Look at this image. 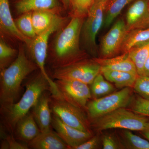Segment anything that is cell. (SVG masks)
Returning <instances> with one entry per match:
<instances>
[{"label":"cell","instance_id":"obj_1","mask_svg":"<svg viewBox=\"0 0 149 149\" xmlns=\"http://www.w3.org/2000/svg\"><path fill=\"white\" fill-rule=\"evenodd\" d=\"M84 17H73L57 35L50 57L53 68L68 65L82 60L80 40Z\"/></svg>","mask_w":149,"mask_h":149},{"label":"cell","instance_id":"obj_2","mask_svg":"<svg viewBox=\"0 0 149 149\" xmlns=\"http://www.w3.org/2000/svg\"><path fill=\"white\" fill-rule=\"evenodd\" d=\"M38 68L37 65L28 58L23 47H20L14 61L7 68L1 70V108L15 102L23 80Z\"/></svg>","mask_w":149,"mask_h":149},{"label":"cell","instance_id":"obj_3","mask_svg":"<svg viewBox=\"0 0 149 149\" xmlns=\"http://www.w3.org/2000/svg\"><path fill=\"white\" fill-rule=\"evenodd\" d=\"M50 90V83L40 71L27 82L25 92L18 102L1 108L2 125L13 134L19 120L32 109L44 92Z\"/></svg>","mask_w":149,"mask_h":149},{"label":"cell","instance_id":"obj_4","mask_svg":"<svg viewBox=\"0 0 149 149\" xmlns=\"http://www.w3.org/2000/svg\"><path fill=\"white\" fill-rule=\"evenodd\" d=\"M91 127L97 131L112 128L142 131L148 126L147 116L120 108L92 120Z\"/></svg>","mask_w":149,"mask_h":149},{"label":"cell","instance_id":"obj_5","mask_svg":"<svg viewBox=\"0 0 149 149\" xmlns=\"http://www.w3.org/2000/svg\"><path fill=\"white\" fill-rule=\"evenodd\" d=\"M64 20V18L58 16L50 27L33 39L29 49L32 61L37 65L40 72L48 80L50 85L51 94L54 95L58 93L57 88L54 80L48 74L45 69L48 41L51 35L61 27Z\"/></svg>","mask_w":149,"mask_h":149},{"label":"cell","instance_id":"obj_6","mask_svg":"<svg viewBox=\"0 0 149 149\" xmlns=\"http://www.w3.org/2000/svg\"><path fill=\"white\" fill-rule=\"evenodd\" d=\"M50 106L52 113L64 123L82 131L92 132L89 118L83 109L65 100L59 95L51 94Z\"/></svg>","mask_w":149,"mask_h":149},{"label":"cell","instance_id":"obj_7","mask_svg":"<svg viewBox=\"0 0 149 149\" xmlns=\"http://www.w3.org/2000/svg\"><path fill=\"white\" fill-rule=\"evenodd\" d=\"M109 1L94 0L83 22L81 37L85 49L93 54L96 52V37L103 25L105 10Z\"/></svg>","mask_w":149,"mask_h":149},{"label":"cell","instance_id":"obj_8","mask_svg":"<svg viewBox=\"0 0 149 149\" xmlns=\"http://www.w3.org/2000/svg\"><path fill=\"white\" fill-rule=\"evenodd\" d=\"M132 91L127 87L114 93L88 102L86 107L88 118L91 120L128 106L132 101Z\"/></svg>","mask_w":149,"mask_h":149},{"label":"cell","instance_id":"obj_9","mask_svg":"<svg viewBox=\"0 0 149 149\" xmlns=\"http://www.w3.org/2000/svg\"><path fill=\"white\" fill-rule=\"evenodd\" d=\"M100 65L95 60H81L65 66L54 68L51 78L55 80H78L91 85L101 72Z\"/></svg>","mask_w":149,"mask_h":149},{"label":"cell","instance_id":"obj_10","mask_svg":"<svg viewBox=\"0 0 149 149\" xmlns=\"http://www.w3.org/2000/svg\"><path fill=\"white\" fill-rule=\"evenodd\" d=\"M59 95L66 101L81 109H86L89 100L92 97L88 84L78 80H55Z\"/></svg>","mask_w":149,"mask_h":149},{"label":"cell","instance_id":"obj_11","mask_svg":"<svg viewBox=\"0 0 149 149\" xmlns=\"http://www.w3.org/2000/svg\"><path fill=\"white\" fill-rule=\"evenodd\" d=\"M127 32L125 21L123 19L116 22L101 41L100 51L103 58L111 57L120 52Z\"/></svg>","mask_w":149,"mask_h":149},{"label":"cell","instance_id":"obj_12","mask_svg":"<svg viewBox=\"0 0 149 149\" xmlns=\"http://www.w3.org/2000/svg\"><path fill=\"white\" fill-rule=\"evenodd\" d=\"M51 124L52 128L70 149H75L93 136L92 132L82 131L67 125L53 113Z\"/></svg>","mask_w":149,"mask_h":149},{"label":"cell","instance_id":"obj_13","mask_svg":"<svg viewBox=\"0 0 149 149\" xmlns=\"http://www.w3.org/2000/svg\"><path fill=\"white\" fill-rule=\"evenodd\" d=\"M127 31L149 27L148 0H134L125 15Z\"/></svg>","mask_w":149,"mask_h":149},{"label":"cell","instance_id":"obj_14","mask_svg":"<svg viewBox=\"0 0 149 149\" xmlns=\"http://www.w3.org/2000/svg\"><path fill=\"white\" fill-rule=\"evenodd\" d=\"M0 26L3 32L20 40L30 48L33 39L25 36L17 28L11 13L9 0H0Z\"/></svg>","mask_w":149,"mask_h":149},{"label":"cell","instance_id":"obj_15","mask_svg":"<svg viewBox=\"0 0 149 149\" xmlns=\"http://www.w3.org/2000/svg\"><path fill=\"white\" fill-rule=\"evenodd\" d=\"M50 91L44 92L32 108V113L41 132L52 129V113L50 106Z\"/></svg>","mask_w":149,"mask_h":149},{"label":"cell","instance_id":"obj_16","mask_svg":"<svg viewBox=\"0 0 149 149\" xmlns=\"http://www.w3.org/2000/svg\"><path fill=\"white\" fill-rule=\"evenodd\" d=\"M33 149H69V146L52 129L41 132L28 143Z\"/></svg>","mask_w":149,"mask_h":149},{"label":"cell","instance_id":"obj_17","mask_svg":"<svg viewBox=\"0 0 149 149\" xmlns=\"http://www.w3.org/2000/svg\"><path fill=\"white\" fill-rule=\"evenodd\" d=\"M41 132L33 114L30 112L19 120L14 130L17 139L27 144Z\"/></svg>","mask_w":149,"mask_h":149},{"label":"cell","instance_id":"obj_18","mask_svg":"<svg viewBox=\"0 0 149 149\" xmlns=\"http://www.w3.org/2000/svg\"><path fill=\"white\" fill-rule=\"evenodd\" d=\"M94 60L100 65L101 70L125 71L138 74L136 65L129 57L128 52L115 57Z\"/></svg>","mask_w":149,"mask_h":149},{"label":"cell","instance_id":"obj_19","mask_svg":"<svg viewBox=\"0 0 149 149\" xmlns=\"http://www.w3.org/2000/svg\"><path fill=\"white\" fill-rule=\"evenodd\" d=\"M59 0H17L15 7L19 14L35 11H58L60 8Z\"/></svg>","mask_w":149,"mask_h":149},{"label":"cell","instance_id":"obj_20","mask_svg":"<svg viewBox=\"0 0 149 149\" xmlns=\"http://www.w3.org/2000/svg\"><path fill=\"white\" fill-rule=\"evenodd\" d=\"M101 72L106 80L119 88L133 87L139 75L132 72L110 70H101Z\"/></svg>","mask_w":149,"mask_h":149},{"label":"cell","instance_id":"obj_21","mask_svg":"<svg viewBox=\"0 0 149 149\" xmlns=\"http://www.w3.org/2000/svg\"><path fill=\"white\" fill-rule=\"evenodd\" d=\"M57 12L54 10H39L32 12V24L37 36L50 27L59 16L57 14Z\"/></svg>","mask_w":149,"mask_h":149},{"label":"cell","instance_id":"obj_22","mask_svg":"<svg viewBox=\"0 0 149 149\" xmlns=\"http://www.w3.org/2000/svg\"><path fill=\"white\" fill-rule=\"evenodd\" d=\"M131 131L121 129L118 131V140L121 148L149 149V141L135 135Z\"/></svg>","mask_w":149,"mask_h":149},{"label":"cell","instance_id":"obj_23","mask_svg":"<svg viewBox=\"0 0 149 149\" xmlns=\"http://www.w3.org/2000/svg\"><path fill=\"white\" fill-rule=\"evenodd\" d=\"M149 41V27L137 29L127 32L123 43L121 51L123 53H127L132 48Z\"/></svg>","mask_w":149,"mask_h":149},{"label":"cell","instance_id":"obj_24","mask_svg":"<svg viewBox=\"0 0 149 149\" xmlns=\"http://www.w3.org/2000/svg\"><path fill=\"white\" fill-rule=\"evenodd\" d=\"M72 17L87 16L94 0H59Z\"/></svg>","mask_w":149,"mask_h":149},{"label":"cell","instance_id":"obj_25","mask_svg":"<svg viewBox=\"0 0 149 149\" xmlns=\"http://www.w3.org/2000/svg\"><path fill=\"white\" fill-rule=\"evenodd\" d=\"M134 0H109L107 3L104 13V27L110 26L115 19L119 15L123 9Z\"/></svg>","mask_w":149,"mask_h":149},{"label":"cell","instance_id":"obj_26","mask_svg":"<svg viewBox=\"0 0 149 149\" xmlns=\"http://www.w3.org/2000/svg\"><path fill=\"white\" fill-rule=\"evenodd\" d=\"M128 53L136 65L138 75L141 76L144 63L149 57V41L134 47Z\"/></svg>","mask_w":149,"mask_h":149},{"label":"cell","instance_id":"obj_27","mask_svg":"<svg viewBox=\"0 0 149 149\" xmlns=\"http://www.w3.org/2000/svg\"><path fill=\"white\" fill-rule=\"evenodd\" d=\"M91 85V94L95 99L107 95L115 90L114 86L106 79L101 72L96 76Z\"/></svg>","mask_w":149,"mask_h":149},{"label":"cell","instance_id":"obj_28","mask_svg":"<svg viewBox=\"0 0 149 149\" xmlns=\"http://www.w3.org/2000/svg\"><path fill=\"white\" fill-rule=\"evenodd\" d=\"M15 22L19 30L26 37L32 39L37 37L32 24V12L22 14Z\"/></svg>","mask_w":149,"mask_h":149},{"label":"cell","instance_id":"obj_29","mask_svg":"<svg viewBox=\"0 0 149 149\" xmlns=\"http://www.w3.org/2000/svg\"><path fill=\"white\" fill-rule=\"evenodd\" d=\"M18 53L16 50L11 47L2 38L0 40V70L6 68L16 58Z\"/></svg>","mask_w":149,"mask_h":149},{"label":"cell","instance_id":"obj_30","mask_svg":"<svg viewBox=\"0 0 149 149\" xmlns=\"http://www.w3.org/2000/svg\"><path fill=\"white\" fill-rule=\"evenodd\" d=\"M5 129L2 125L1 126V149H28V144L22 143L17 141L14 138L13 133L6 134Z\"/></svg>","mask_w":149,"mask_h":149},{"label":"cell","instance_id":"obj_31","mask_svg":"<svg viewBox=\"0 0 149 149\" xmlns=\"http://www.w3.org/2000/svg\"><path fill=\"white\" fill-rule=\"evenodd\" d=\"M133 88L140 97L149 100V76L138 75Z\"/></svg>","mask_w":149,"mask_h":149},{"label":"cell","instance_id":"obj_32","mask_svg":"<svg viewBox=\"0 0 149 149\" xmlns=\"http://www.w3.org/2000/svg\"><path fill=\"white\" fill-rule=\"evenodd\" d=\"M133 111L149 117V100L138 97L133 102L132 107Z\"/></svg>","mask_w":149,"mask_h":149},{"label":"cell","instance_id":"obj_33","mask_svg":"<svg viewBox=\"0 0 149 149\" xmlns=\"http://www.w3.org/2000/svg\"><path fill=\"white\" fill-rule=\"evenodd\" d=\"M102 148L104 149H117L121 148L119 141L111 135H104L102 138Z\"/></svg>","mask_w":149,"mask_h":149},{"label":"cell","instance_id":"obj_34","mask_svg":"<svg viewBox=\"0 0 149 149\" xmlns=\"http://www.w3.org/2000/svg\"><path fill=\"white\" fill-rule=\"evenodd\" d=\"M100 139L98 136H93L83 144L75 148V149H95L98 148Z\"/></svg>","mask_w":149,"mask_h":149},{"label":"cell","instance_id":"obj_35","mask_svg":"<svg viewBox=\"0 0 149 149\" xmlns=\"http://www.w3.org/2000/svg\"><path fill=\"white\" fill-rule=\"evenodd\" d=\"M141 76H149V57L144 63Z\"/></svg>","mask_w":149,"mask_h":149},{"label":"cell","instance_id":"obj_36","mask_svg":"<svg viewBox=\"0 0 149 149\" xmlns=\"http://www.w3.org/2000/svg\"><path fill=\"white\" fill-rule=\"evenodd\" d=\"M141 132L143 136L149 141V122L146 129Z\"/></svg>","mask_w":149,"mask_h":149},{"label":"cell","instance_id":"obj_37","mask_svg":"<svg viewBox=\"0 0 149 149\" xmlns=\"http://www.w3.org/2000/svg\"></svg>","mask_w":149,"mask_h":149},{"label":"cell","instance_id":"obj_38","mask_svg":"<svg viewBox=\"0 0 149 149\" xmlns=\"http://www.w3.org/2000/svg\"><path fill=\"white\" fill-rule=\"evenodd\" d=\"M148 1H149V0H148Z\"/></svg>","mask_w":149,"mask_h":149}]
</instances>
